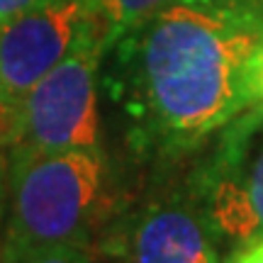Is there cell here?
Returning a JSON list of instances; mask_svg holds the SVG:
<instances>
[{
    "label": "cell",
    "instance_id": "1",
    "mask_svg": "<svg viewBox=\"0 0 263 263\" xmlns=\"http://www.w3.org/2000/svg\"><path fill=\"white\" fill-rule=\"evenodd\" d=\"M110 49L137 137L193 149L254 105L263 0H173Z\"/></svg>",
    "mask_w": 263,
    "mask_h": 263
},
{
    "label": "cell",
    "instance_id": "2",
    "mask_svg": "<svg viewBox=\"0 0 263 263\" xmlns=\"http://www.w3.org/2000/svg\"><path fill=\"white\" fill-rule=\"evenodd\" d=\"M103 149L15 151L3 263H25L61 244H85L103 210Z\"/></svg>",
    "mask_w": 263,
    "mask_h": 263
},
{
    "label": "cell",
    "instance_id": "3",
    "mask_svg": "<svg viewBox=\"0 0 263 263\" xmlns=\"http://www.w3.org/2000/svg\"><path fill=\"white\" fill-rule=\"evenodd\" d=\"M105 39L90 29L20 103L10 146L15 151H98L103 141L98 71Z\"/></svg>",
    "mask_w": 263,
    "mask_h": 263
},
{
    "label": "cell",
    "instance_id": "4",
    "mask_svg": "<svg viewBox=\"0 0 263 263\" xmlns=\"http://www.w3.org/2000/svg\"><path fill=\"white\" fill-rule=\"evenodd\" d=\"M195 202L217 236L241 246L263 239V105H251L219 129L197 171Z\"/></svg>",
    "mask_w": 263,
    "mask_h": 263
},
{
    "label": "cell",
    "instance_id": "5",
    "mask_svg": "<svg viewBox=\"0 0 263 263\" xmlns=\"http://www.w3.org/2000/svg\"><path fill=\"white\" fill-rule=\"evenodd\" d=\"M100 29L88 0H39L0 27V103L12 115L78 39Z\"/></svg>",
    "mask_w": 263,
    "mask_h": 263
},
{
    "label": "cell",
    "instance_id": "6",
    "mask_svg": "<svg viewBox=\"0 0 263 263\" xmlns=\"http://www.w3.org/2000/svg\"><path fill=\"white\" fill-rule=\"evenodd\" d=\"M215 232L197 202L154 200L120 232L122 263H219Z\"/></svg>",
    "mask_w": 263,
    "mask_h": 263
},
{
    "label": "cell",
    "instance_id": "7",
    "mask_svg": "<svg viewBox=\"0 0 263 263\" xmlns=\"http://www.w3.org/2000/svg\"><path fill=\"white\" fill-rule=\"evenodd\" d=\"M171 3L173 0H88V8L100 27L105 47L110 49L115 42H120Z\"/></svg>",
    "mask_w": 263,
    "mask_h": 263
},
{
    "label": "cell",
    "instance_id": "8",
    "mask_svg": "<svg viewBox=\"0 0 263 263\" xmlns=\"http://www.w3.org/2000/svg\"><path fill=\"white\" fill-rule=\"evenodd\" d=\"M25 263H90L85 254V244H61L32 256Z\"/></svg>",
    "mask_w": 263,
    "mask_h": 263
},
{
    "label": "cell",
    "instance_id": "9",
    "mask_svg": "<svg viewBox=\"0 0 263 263\" xmlns=\"http://www.w3.org/2000/svg\"><path fill=\"white\" fill-rule=\"evenodd\" d=\"M39 0H0V27H5L10 20L22 15L27 8H32Z\"/></svg>",
    "mask_w": 263,
    "mask_h": 263
},
{
    "label": "cell",
    "instance_id": "10",
    "mask_svg": "<svg viewBox=\"0 0 263 263\" xmlns=\"http://www.w3.org/2000/svg\"><path fill=\"white\" fill-rule=\"evenodd\" d=\"M229 263H263V239L244 244L229 258Z\"/></svg>",
    "mask_w": 263,
    "mask_h": 263
},
{
    "label": "cell",
    "instance_id": "11",
    "mask_svg": "<svg viewBox=\"0 0 263 263\" xmlns=\"http://www.w3.org/2000/svg\"><path fill=\"white\" fill-rule=\"evenodd\" d=\"M10 134H12V115L0 103V144H10Z\"/></svg>",
    "mask_w": 263,
    "mask_h": 263
},
{
    "label": "cell",
    "instance_id": "12",
    "mask_svg": "<svg viewBox=\"0 0 263 263\" xmlns=\"http://www.w3.org/2000/svg\"><path fill=\"white\" fill-rule=\"evenodd\" d=\"M263 105V54L256 66V78H254V105Z\"/></svg>",
    "mask_w": 263,
    "mask_h": 263
},
{
    "label": "cell",
    "instance_id": "13",
    "mask_svg": "<svg viewBox=\"0 0 263 263\" xmlns=\"http://www.w3.org/2000/svg\"><path fill=\"white\" fill-rule=\"evenodd\" d=\"M3 180H5V163L0 159V210H3V197H5V188H3Z\"/></svg>",
    "mask_w": 263,
    "mask_h": 263
}]
</instances>
